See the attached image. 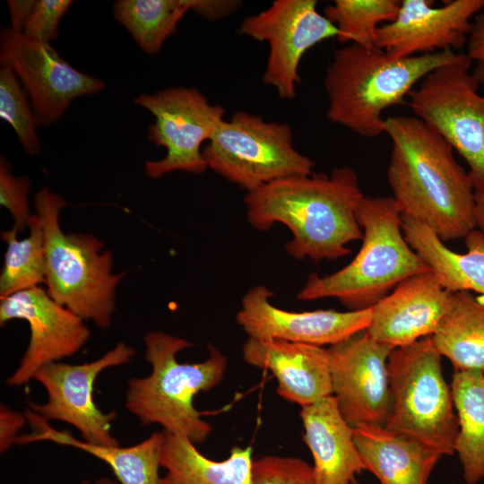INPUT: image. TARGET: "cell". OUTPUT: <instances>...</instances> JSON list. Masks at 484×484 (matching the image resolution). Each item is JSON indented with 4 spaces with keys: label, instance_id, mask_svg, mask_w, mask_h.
I'll return each mask as SVG.
<instances>
[{
    "label": "cell",
    "instance_id": "obj_4",
    "mask_svg": "<svg viewBox=\"0 0 484 484\" xmlns=\"http://www.w3.org/2000/svg\"><path fill=\"white\" fill-rule=\"evenodd\" d=\"M356 219L363 229L357 255L332 274H309L298 300L334 298L351 311L367 309L407 278L429 270L406 241L393 196L364 195Z\"/></svg>",
    "mask_w": 484,
    "mask_h": 484
},
{
    "label": "cell",
    "instance_id": "obj_22",
    "mask_svg": "<svg viewBox=\"0 0 484 484\" xmlns=\"http://www.w3.org/2000/svg\"><path fill=\"white\" fill-rule=\"evenodd\" d=\"M25 416L33 431L21 435L16 445L51 441L80 449L107 463L119 484H160L159 470L164 431L153 432L143 441L126 447L99 445L75 438L67 431H60L38 414L26 409Z\"/></svg>",
    "mask_w": 484,
    "mask_h": 484
},
{
    "label": "cell",
    "instance_id": "obj_12",
    "mask_svg": "<svg viewBox=\"0 0 484 484\" xmlns=\"http://www.w3.org/2000/svg\"><path fill=\"white\" fill-rule=\"evenodd\" d=\"M134 349L117 342L98 359L82 364L52 362L40 367L33 380L46 390L44 403L29 402V409L43 419L59 420L75 428L82 440L99 445H119L111 434L117 413L101 411L93 399V387L98 376L107 368L130 362Z\"/></svg>",
    "mask_w": 484,
    "mask_h": 484
},
{
    "label": "cell",
    "instance_id": "obj_33",
    "mask_svg": "<svg viewBox=\"0 0 484 484\" xmlns=\"http://www.w3.org/2000/svg\"><path fill=\"white\" fill-rule=\"evenodd\" d=\"M73 1L38 0L28 19L23 34L32 39L50 43L58 36V26L62 17Z\"/></svg>",
    "mask_w": 484,
    "mask_h": 484
},
{
    "label": "cell",
    "instance_id": "obj_29",
    "mask_svg": "<svg viewBox=\"0 0 484 484\" xmlns=\"http://www.w3.org/2000/svg\"><path fill=\"white\" fill-rule=\"evenodd\" d=\"M400 5L397 0H335L324 15L336 26L340 42L371 48L377 29L394 20Z\"/></svg>",
    "mask_w": 484,
    "mask_h": 484
},
{
    "label": "cell",
    "instance_id": "obj_30",
    "mask_svg": "<svg viewBox=\"0 0 484 484\" xmlns=\"http://www.w3.org/2000/svg\"><path fill=\"white\" fill-rule=\"evenodd\" d=\"M28 96L14 71L1 64L0 117L13 128L23 150L34 156L41 151V143L37 134L39 125Z\"/></svg>",
    "mask_w": 484,
    "mask_h": 484
},
{
    "label": "cell",
    "instance_id": "obj_8",
    "mask_svg": "<svg viewBox=\"0 0 484 484\" xmlns=\"http://www.w3.org/2000/svg\"><path fill=\"white\" fill-rule=\"evenodd\" d=\"M208 169L247 193L313 173L315 161L294 145L291 126L238 110L223 120L204 148Z\"/></svg>",
    "mask_w": 484,
    "mask_h": 484
},
{
    "label": "cell",
    "instance_id": "obj_15",
    "mask_svg": "<svg viewBox=\"0 0 484 484\" xmlns=\"http://www.w3.org/2000/svg\"><path fill=\"white\" fill-rule=\"evenodd\" d=\"M14 319L26 321L30 335L18 367L6 380L9 386H22L43 366L74 355L91 336L84 320L40 286L1 298V326Z\"/></svg>",
    "mask_w": 484,
    "mask_h": 484
},
{
    "label": "cell",
    "instance_id": "obj_27",
    "mask_svg": "<svg viewBox=\"0 0 484 484\" xmlns=\"http://www.w3.org/2000/svg\"><path fill=\"white\" fill-rule=\"evenodd\" d=\"M191 8V0H118L113 13L139 47L154 55Z\"/></svg>",
    "mask_w": 484,
    "mask_h": 484
},
{
    "label": "cell",
    "instance_id": "obj_2",
    "mask_svg": "<svg viewBox=\"0 0 484 484\" xmlns=\"http://www.w3.org/2000/svg\"><path fill=\"white\" fill-rule=\"evenodd\" d=\"M363 196L356 172L341 167L272 182L246 193L244 203L254 229L284 224L292 234L287 253L319 262L344 257L351 253L348 244L362 240L356 211Z\"/></svg>",
    "mask_w": 484,
    "mask_h": 484
},
{
    "label": "cell",
    "instance_id": "obj_28",
    "mask_svg": "<svg viewBox=\"0 0 484 484\" xmlns=\"http://www.w3.org/2000/svg\"><path fill=\"white\" fill-rule=\"evenodd\" d=\"M28 237L19 239L11 229L1 233L7 244L0 274V298L46 283L47 257L44 232L37 214L29 222Z\"/></svg>",
    "mask_w": 484,
    "mask_h": 484
},
{
    "label": "cell",
    "instance_id": "obj_25",
    "mask_svg": "<svg viewBox=\"0 0 484 484\" xmlns=\"http://www.w3.org/2000/svg\"><path fill=\"white\" fill-rule=\"evenodd\" d=\"M438 352L455 371H484V302L470 291L452 292L448 307L432 335Z\"/></svg>",
    "mask_w": 484,
    "mask_h": 484
},
{
    "label": "cell",
    "instance_id": "obj_16",
    "mask_svg": "<svg viewBox=\"0 0 484 484\" xmlns=\"http://www.w3.org/2000/svg\"><path fill=\"white\" fill-rule=\"evenodd\" d=\"M272 296L263 285L252 287L244 295L236 321L249 338L333 346L367 330L372 318L373 307L347 312L287 311L271 303Z\"/></svg>",
    "mask_w": 484,
    "mask_h": 484
},
{
    "label": "cell",
    "instance_id": "obj_35",
    "mask_svg": "<svg viewBox=\"0 0 484 484\" xmlns=\"http://www.w3.org/2000/svg\"><path fill=\"white\" fill-rule=\"evenodd\" d=\"M191 11L209 21L228 17L241 5L236 0H191Z\"/></svg>",
    "mask_w": 484,
    "mask_h": 484
},
{
    "label": "cell",
    "instance_id": "obj_23",
    "mask_svg": "<svg viewBox=\"0 0 484 484\" xmlns=\"http://www.w3.org/2000/svg\"><path fill=\"white\" fill-rule=\"evenodd\" d=\"M402 228L410 246L449 292L475 291L484 296V234L473 229L464 238L467 253L450 250L422 221L402 215Z\"/></svg>",
    "mask_w": 484,
    "mask_h": 484
},
{
    "label": "cell",
    "instance_id": "obj_40",
    "mask_svg": "<svg viewBox=\"0 0 484 484\" xmlns=\"http://www.w3.org/2000/svg\"><path fill=\"white\" fill-rule=\"evenodd\" d=\"M79 484H119L117 481H115L109 478H100L93 482L89 480L82 481Z\"/></svg>",
    "mask_w": 484,
    "mask_h": 484
},
{
    "label": "cell",
    "instance_id": "obj_31",
    "mask_svg": "<svg viewBox=\"0 0 484 484\" xmlns=\"http://www.w3.org/2000/svg\"><path fill=\"white\" fill-rule=\"evenodd\" d=\"M253 484H317L313 466L298 457L264 455L253 462Z\"/></svg>",
    "mask_w": 484,
    "mask_h": 484
},
{
    "label": "cell",
    "instance_id": "obj_26",
    "mask_svg": "<svg viewBox=\"0 0 484 484\" xmlns=\"http://www.w3.org/2000/svg\"><path fill=\"white\" fill-rule=\"evenodd\" d=\"M459 432L458 454L466 484L484 479V374L480 370L455 371L451 384Z\"/></svg>",
    "mask_w": 484,
    "mask_h": 484
},
{
    "label": "cell",
    "instance_id": "obj_34",
    "mask_svg": "<svg viewBox=\"0 0 484 484\" xmlns=\"http://www.w3.org/2000/svg\"><path fill=\"white\" fill-rule=\"evenodd\" d=\"M25 415L13 410L5 404L0 406V452H7L16 444L20 431L25 426Z\"/></svg>",
    "mask_w": 484,
    "mask_h": 484
},
{
    "label": "cell",
    "instance_id": "obj_18",
    "mask_svg": "<svg viewBox=\"0 0 484 484\" xmlns=\"http://www.w3.org/2000/svg\"><path fill=\"white\" fill-rule=\"evenodd\" d=\"M446 290L428 270L411 276L373 307L367 331L393 349L432 336L449 305Z\"/></svg>",
    "mask_w": 484,
    "mask_h": 484
},
{
    "label": "cell",
    "instance_id": "obj_20",
    "mask_svg": "<svg viewBox=\"0 0 484 484\" xmlns=\"http://www.w3.org/2000/svg\"><path fill=\"white\" fill-rule=\"evenodd\" d=\"M299 416L316 483L356 484V476L366 468L353 428L341 416L336 398L330 395L301 407Z\"/></svg>",
    "mask_w": 484,
    "mask_h": 484
},
{
    "label": "cell",
    "instance_id": "obj_41",
    "mask_svg": "<svg viewBox=\"0 0 484 484\" xmlns=\"http://www.w3.org/2000/svg\"><path fill=\"white\" fill-rule=\"evenodd\" d=\"M483 374H484V371H483Z\"/></svg>",
    "mask_w": 484,
    "mask_h": 484
},
{
    "label": "cell",
    "instance_id": "obj_38",
    "mask_svg": "<svg viewBox=\"0 0 484 484\" xmlns=\"http://www.w3.org/2000/svg\"><path fill=\"white\" fill-rule=\"evenodd\" d=\"M474 217L476 227L484 234V191L475 192Z\"/></svg>",
    "mask_w": 484,
    "mask_h": 484
},
{
    "label": "cell",
    "instance_id": "obj_21",
    "mask_svg": "<svg viewBox=\"0 0 484 484\" xmlns=\"http://www.w3.org/2000/svg\"><path fill=\"white\" fill-rule=\"evenodd\" d=\"M354 441L366 471L380 484H428L442 454L385 427L353 428Z\"/></svg>",
    "mask_w": 484,
    "mask_h": 484
},
{
    "label": "cell",
    "instance_id": "obj_10",
    "mask_svg": "<svg viewBox=\"0 0 484 484\" xmlns=\"http://www.w3.org/2000/svg\"><path fill=\"white\" fill-rule=\"evenodd\" d=\"M134 101L155 117L148 127L149 141L166 149L162 159L145 162L148 177L159 178L173 171L201 174L208 169L202 145L224 120L223 107L211 104L197 89L186 87L143 93Z\"/></svg>",
    "mask_w": 484,
    "mask_h": 484
},
{
    "label": "cell",
    "instance_id": "obj_19",
    "mask_svg": "<svg viewBox=\"0 0 484 484\" xmlns=\"http://www.w3.org/2000/svg\"><path fill=\"white\" fill-rule=\"evenodd\" d=\"M242 356L250 366L269 370L277 380L278 394L288 402L304 407L333 395L328 349L248 337Z\"/></svg>",
    "mask_w": 484,
    "mask_h": 484
},
{
    "label": "cell",
    "instance_id": "obj_36",
    "mask_svg": "<svg viewBox=\"0 0 484 484\" xmlns=\"http://www.w3.org/2000/svg\"><path fill=\"white\" fill-rule=\"evenodd\" d=\"M465 54L471 61L484 60V11L475 15Z\"/></svg>",
    "mask_w": 484,
    "mask_h": 484
},
{
    "label": "cell",
    "instance_id": "obj_5",
    "mask_svg": "<svg viewBox=\"0 0 484 484\" xmlns=\"http://www.w3.org/2000/svg\"><path fill=\"white\" fill-rule=\"evenodd\" d=\"M145 359L151 372L127 382L125 407L142 425L158 424L165 432L183 435L194 445L212 432L194 405L199 392L219 385L228 367L226 356L212 344L209 357L196 363H180L177 353L193 344L186 339L153 331L144 336Z\"/></svg>",
    "mask_w": 484,
    "mask_h": 484
},
{
    "label": "cell",
    "instance_id": "obj_37",
    "mask_svg": "<svg viewBox=\"0 0 484 484\" xmlns=\"http://www.w3.org/2000/svg\"><path fill=\"white\" fill-rule=\"evenodd\" d=\"M36 1L34 0H9L7 5L11 16V29L22 33L24 26L30 18Z\"/></svg>",
    "mask_w": 484,
    "mask_h": 484
},
{
    "label": "cell",
    "instance_id": "obj_39",
    "mask_svg": "<svg viewBox=\"0 0 484 484\" xmlns=\"http://www.w3.org/2000/svg\"><path fill=\"white\" fill-rule=\"evenodd\" d=\"M472 74L479 84L484 85V60L476 63Z\"/></svg>",
    "mask_w": 484,
    "mask_h": 484
},
{
    "label": "cell",
    "instance_id": "obj_14",
    "mask_svg": "<svg viewBox=\"0 0 484 484\" xmlns=\"http://www.w3.org/2000/svg\"><path fill=\"white\" fill-rule=\"evenodd\" d=\"M333 395L351 427H385L391 407L388 359L392 347L367 330L330 346Z\"/></svg>",
    "mask_w": 484,
    "mask_h": 484
},
{
    "label": "cell",
    "instance_id": "obj_24",
    "mask_svg": "<svg viewBox=\"0 0 484 484\" xmlns=\"http://www.w3.org/2000/svg\"><path fill=\"white\" fill-rule=\"evenodd\" d=\"M253 462L251 446H235L228 458L214 461L185 436L164 431L160 484H253Z\"/></svg>",
    "mask_w": 484,
    "mask_h": 484
},
{
    "label": "cell",
    "instance_id": "obj_7",
    "mask_svg": "<svg viewBox=\"0 0 484 484\" xmlns=\"http://www.w3.org/2000/svg\"><path fill=\"white\" fill-rule=\"evenodd\" d=\"M432 336L395 348L388 359L391 407L385 428L453 455L459 432L451 386Z\"/></svg>",
    "mask_w": 484,
    "mask_h": 484
},
{
    "label": "cell",
    "instance_id": "obj_1",
    "mask_svg": "<svg viewBox=\"0 0 484 484\" xmlns=\"http://www.w3.org/2000/svg\"><path fill=\"white\" fill-rule=\"evenodd\" d=\"M392 143L387 180L402 215L428 226L443 241L475 229V191L453 147L413 116L385 119Z\"/></svg>",
    "mask_w": 484,
    "mask_h": 484
},
{
    "label": "cell",
    "instance_id": "obj_6",
    "mask_svg": "<svg viewBox=\"0 0 484 484\" xmlns=\"http://www.w3.org/2000/svg\"><path fill=\"white\" fill-rule=\"evenodd\" d=\"M65 205L47 186L35 195L45 238L47 291L59 305L105 330L112 323L116 289L125 273L112 272V254L95 236L62 230L59 213Z\"/></svg>",
    "mask_w": 484,
    "mask_h": 484
},
{
    "label": "cell",
    "instance_id": "obj_17",
    "mask_svg": "<svg viewBox=\"0 0 484 484\" xmlns=\"http://www.w3.org/2000/svg\"><path fill=\"white\" fill-rule=\"evenodd\" d=\"M430 0H403L393 21L376 30V47L393 57L461 49L472 29L471 18L484 0H454L434 7Z\"/></svg>",
    "mask_w": 484,
    "mask_h": 484
},
{
    "label": "cell",
    "instance_id": "obj_9",
    "mask_svg": "<svg viewBox=\"0 0 484 484\" xmlns=\"http://www.w3.org/2000/svg\"><path fill=\"white\" fill-rule=\"evenodd\" d=\"M465 53L428 73L409 94L413 114L436 130L469 166L475 192L484 191V95Z\"/></svg>",
    "mask_w": 484,
    "mask_h": 484
},
{
    "label": "cell",
    "instance_id": "obj_3",
    "mask_svg": "<svg viewBox=\"0 0 484 484\" xmlns=\"http://www.w3.org/2000/svg\"><path fill=\"white\" fill-rule=\"evenodd\" d=\"M459 52L445 50L393 57L376 47L352 44L337 49L324 81L327 118L365 138L384 134L383 112L404 102L414 86Z\"/></svg>",
    "mask_w": 484,
    "mask_h": 484
},
{
    "label": "cell",
    "instance_id": "obj_11",
    "mask_svg": "<svg viewBox=\"0 0 484 484\" xmlns=\"http://www.w3.org/2000/svg\"><path fill=\"white\" fill-rule=\"evenodd\" d=\"M315 0H276L265 10L246 17L238 32L269 45L263 82L280 98L291 99L300 82L298 66L315 45L338 38L336 26L316 9Z\"/></svg>",
    "mask_w": 484,
    "mask_h": 484
},
{
    "label": "cell",
    "instance_id": "obj_13",
    "mask_svg": "<svg viewBox=\"0 0 484 484\" xmlns=\"http://www.w3.org/2000/svg\"><path fill=\"white\" fill-rule=\"evenodd\" d=\"M0 64L10 66L28 93L39 126L59 120L72 101L101 91L103 80L63 59L50 43L5 28L0 34Z\"/></svg>",
    "mask_w": 484,
    "mask_h": 484
},
{
    "label": "cell",
    "instance_id": "obj_32",
    "mask_svg": "<svg viewBox=\"0 0 484 484\" xmlns=\"http://www.w3.org/2000/svg\"><path fill=\"white\" fill-rule=\"evenodd\" d=\"M30 181L25 177H14L4 157L0 160V203L13 215V229L18 233L29 226L31 219L28 203Z\"/></svg>",
    "mask_w": 484,
    "mask_h": 484
}]
</instances>
